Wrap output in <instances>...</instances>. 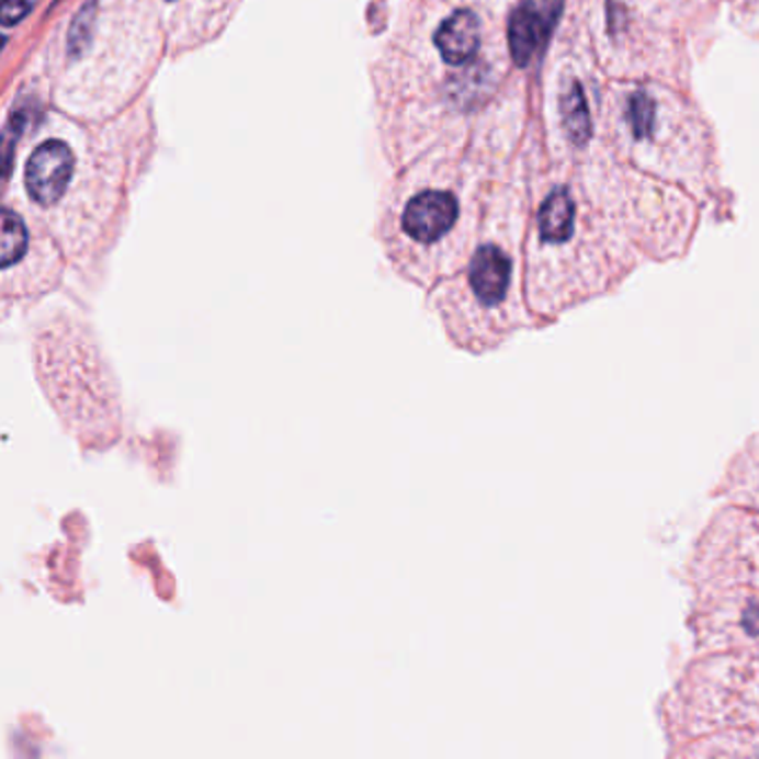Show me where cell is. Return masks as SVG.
Returning a JSON list of instances; mask_svg holds the SVG:
<instances>
[{
  "instance_id": "obj_1",
  "label": "cell",
  "mask_w": 759,
  "mask_h": 759,
  "mask_svg": "<svg viewBox=\"0 0 759 759\" xmlns=\"http://www.w3.org/2000/svg\"><path fill=\"white\" fill-rule=\"evenodd\" d=\"M564 10V0H523L508 23L510 54L525 67L548 43Z\"/></svg>"
},
{
  "instance_id": "obj_2",
  "label": "cell",
  "mask_w": 759,
  "mask_h": 759,
  "mask_svg": "<svg viewBox=\"0 0 759 759\" xmlns=\"http://www.w3.org/2000/svg\"><path fill=\"white\" fill-rule=\"evenodd\" d=\"M460 205L448 192H423L415 196L401 216V230L417 248H432L443 241L457 223Z\"/></svg>"
},
{
  "instance_id": "obj_3",
  "label": "cell",
  "mask_w": 759,
  "mask_h": 759,
  "mask_svg": "<svg viewBox=\"0 0 759 759\" xmlns=\"http://www.w3.org/2000/svg\"><path fill=\"white\" fill-rule=\"evenodd\" d=\"M71 172V149L58 140L43 143L25 168V185L30 196L41 205H52L65 194Z\"/></svg>"
},
{
  "instance_id": "obj_4",
  "label": "cell",
  "mask_w": 759,
  "mask_h": 759,
  "mask_svg": "<svg viewBox=\"0 0 759 759\" xmlns=\"http://www.w3.org/2000/svg\"><path fill=\"white\" fill-rule=\"evenodd\" d=\"M482 43L479 19L471 10L454 12L443 25L437 30L434 45L441 52L443 60L450 65H462L471 60Z\"/></svg>"
},
{
  "instance_id": "obj_5",
  "label": "cell",
  "mask_w": 759,
  "mask_h": 759,
  "mask_svg": "<svg viewBox=\"0 0 759 759\" xmlns=\"http://www.w3.org/2000/svg\"><path fill=\"white\" fill-rule=\"evenodd\" d=\"M575 230V203L568 190H555L540 212V235L546 243H566Z\"/></svg>"
},
{
  "instance_id": "obj_6",
  "label": "cell",
  "mask_w": 759,
  "mask_h": 759,
  "mask_svg": "<svg viewBox=\"0 0 759 759\" xmlns=\"http://www.w3.org/2000/svg\"><path fill=\"white\" fill-rule=\"evenodd\" d=\"M562 118H564L566 134L575 145H586L590 140L592 125H590L588 103L577 81H573L570 88L562 94Z\"/></svg>"
},
{
  "instance_id": "obj_7",
  "label": "cell",
  "mask_w": 759,
  "mask_h": 759,
  "mask_svg": "<svg viewBox=\"0 0 759 759\" xmlns=\"http://www.w3.org/2000/svg\"><path fill=\"white\" fill-rule=\"evenodd\" d=\"M27 227L21 216H16L12 209H5L3 216V268L10 272L14 265H19L25 259L27 252Z\"/></svg>"
},
{
  "instance_id": "obj_8",
  "label": "cell",
  "mask_w": 759,
  "mask_h": 759,
  "mask_svg": "<svg viewBox=\"0 0 759 759\" xmlns=\"http://www.w3.org/2000/svg\"><path fill=\"white\" fill-rule=\"evenodd\" d=\"M628 121L633 127V134L637 138H646L653 134L655 123V103L646 92H637L628 101Z\"/></svg>"
},
{
  "instance_id": "obj_9",
  "label": "cell",
  "mask_w": 759,
  "mask_h": 759,
  "mask_svg": "<svg viewBox=\"0 0 759 759\" xmlns=\"http://www.w3.org/2000/svg\"><path fill=\"white\" fill-rule=\"evenodd\" d=\"M32 8V0H3V23L16 25Z\"/></svg>"
}]
</instances>
